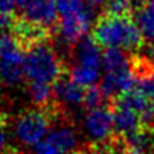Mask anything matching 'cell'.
<instances>
[{
    "instance_id": "cell-7",
    "label": "cell",
    "mask_w": 154,
    "mask_h": 154,
    "mask_svg": "<svg viewBox=\"0 0 154 154\" xmlns=\"http://www.w3.org/2000/svg\"><path fill=\"white\" fill-rule=\"evenodd\" d=\"M17 9L24 22L49 30L56 23L54 0H17Z\"/></svg>"
},
{
    "instance_id": "cell-19",
    "label": "cell",
    "mask_w": 154,
    "mask_h": 154,
    "mask_svg": "<svg viewBox=\"0 0 154 154\" xmlns=\"http://www.w3.org/2000/svg\"><path fill=\"white\" fill-rule=\"evenodd\" d=\"M87 2H88V5L94 9V7H103V6H106L109 0H87Z\"/></svg>"
},
{
    "instance_id": "cell-14",
    "label": "cell",
    "mask_w": 154,
    "mask_h": 154,
    "mask_svg": "<svg viewBox=\"0 0 154 154\" xmlns=\"http://www.w3.org/2000/svg\"><path fill=\"white\" fill-rule=\"evenodd\" d=\"M69 74H70V77H72L74 82L82 84L83 87L84 86H87V87L94 86L100 79V70L77 66V64H72L70 70H69Z\"/></svg>"
},
{
    "instance_id": "cell-2",
    "label": "cell",
    "mask_w": 154,
    "mask_h": 154,
    "mask_svg": "<svg viewBox=\"0 0 154 154\" xmlns=\"http://www.w3.org/2000/svg\"><path fill=\"white\" fill-rule=\"evenodd\" d=\"M59 34L63 43L76 44L87 33L93 20V7L87 0H54Z\"/></svg>"
},
{
    "instance_id": "cell-17",
    "label": "cell",
    "mask_w": 154,
    "mask_h": 154,
    "mask_svg": "<svg viewBox=\"0 0 154 154\" xmlns=\"http://www.w3.org/2000/svg\"><path fill=\"white\" fill-rule=\"evenodd\" d=\"M0 154H22L9 146V138L5 131V123H0Z\"/></svg>"
},
{
    "instance_id": "cell-20",
    "label": "cell",
    "mask_w": 154,
    "mask_h": 154,
    "mask_svg": "<svg viewBox=\"0 0 154 154\" xmlns=\"http://www.w3.org/2000/svg\"><path fill=\"white\" fill-rule=\"evenodd\" d=\"M149 3H151V5L154 6V0H149Z\"/></svg>"
},
{
    "instance_id": "cell-9",
    "label": "cell",
    "mask_w": 154,
    "mask_h": 154,
    "mask_svg": "<svg viewBox=\"0 0 154 154\" xmlns=\"http://www.w3.org/2000/svg\"><path fill=\"white\" fill-rule=\"evenodd\" d=\"M54 100L63 110L70 111V109H74L77 106H83L84 100V90L83 86L73 80L72 77H63L61 76L54 83ZM69 114V113H67Z\"/></svg>"
},
{
    "instance_id": "cell-12",
    "label": "cell",
    "mask_w": 154,
    "mask_h": 154,
    "mask_svg": "<svg viewBox=\"0 0 154 154\" xmlns=\"http://www.w3.org/2000/svg\"><path fill=\"white\" fill-rule=\"evenodd\" d=\"M27 91L32 103L38 109H49L50 106L54 104V90L51 87V84L29 82Z\"/></svg>"
},
{
    "instance_id": "cell-3",
    "label": "cell",
    "mask_w": 154,
    "mask_h": 154,
    "mask_svg": "<svg viewBox=\"0 0 154 154\" xmlns=\"http://www.w3.org/2000/svg\"><path fill=\"white\" fill-rule=\"evenodd\" d=\"M24 61V76L27 82L53 84L64 73V64L47 40L27 47Z\"/></svg>"
},
{
    "instance_id": "cell-6",
    "label": "cell",
    "mask_w": 154,
    "mask_h": 154,
    "mask_svg": "<svg viewBox=\"0 0 154 154\" xmlns=\"http://www.w3.org/2000/svg\"><path fill=\"white\" fill-rule=\"evenodd\" d=\"M84 131L87 134L93 146L103 147L114 137V121L110 107L103 109L97 107L93 110H88L84 119Z\"/></svg>"
},
{
    "instance_id": "cell-16",
    "label": "cell",
    "mask_w": 154,
    "mask_h": 154,
    "mask_svg": "<svg viewBox=\"0 0 154 154\" xmlns=\"http://www.w3.org/2000/svg\"><path fill=\"white\" fill-rule=\"evenodd\" d=\"M106 7H107V14L128 16V13L131 10V2L130 0H109Z\"/></svg>"
},
{
    "instance_id": "cell-8",
    "label": "cell",
    "mask_w": 154,
    "mask_h": 154,
    "mask_svg": "<svg viewBox=\"0 0 154 154\" xmlns=\"http://www.w3.org/2000/svg\"><path fill=\"white\" fill-rule=\"evenodd\" d=\"M110 110L113 114V121H114V130L116 134H119L121 137H126L130 134L140 131L144 128V121L141 116L133 109L127 106L121 104L116 100H110Z\"/></svg>"
},
{
    "instance_id": "cell-5",
    "label": "cell",
    "mask_w": 154,
    "mask_h": 154,
    "mask_svg": "<svg viewBox=\"0 0 154 154\" xmlns=\"http://www.w3.org/2000/svg\"><path fill=\"white\" fill-rule=\"evenodd\" d=\"M23 46L14 34L0 37V82L6 86H16L24 79Z\"/></svg>"
},
{
    "instance_id": "cell-13",
    "label": "cell",
    "mask_w": 154,
    "mask_h": 154,
    "mask_svg": "<svg viewBox=\"0 0 154 154\" xmlns=\"http://www.w3.org/2000/svg\"><path fill=\"white\" fill-rule=\"evenodd\" d=\"M134 22L144 40L154 42V6L151 3H147L138 9Z\"/></svg>"
},
{
    "instance_id": "cell-1",
    "label": "cell",
    "mask_w": 154,
    "mask_h": 154,
    "mask_svg": "<svg viewBox=\"0 0 154 154\" xmlns=\"http://www.w3.org/2000/svg\"><path fill=\"white\" fill-rule=\"evenodd\" d=\"M93 36L96 42L106 49L136 50L144 38L136 22L128 16H106L100 17L94 26Z\"/></svg>"
},
{
    "instance_id": "cell-15",
    "label": "cell",
    "mask_w": 154,
    "mask_h": 154,
    "mask_svg": "<svg viewBox=\"0 0 154 154\" xmlns=\"http://www.w3.org/2000/svg\"><path fill=\"white\" fill-rule=\"evenodd\" d=\"M104 99H107L103 93V90L100 86H90L84 93V100H83V107L88 109V110H93L97 109L104 103Z\"/></svg>"
},
{
    "instance_id": "cell-11",
    "label": "cell",
    "mask_w": 154,
    "mask_h": 154,
    "mask_svg": "<svg viewBox=\"0 0 154 154\" xmlns=\"http://www.w3.org/2000/svg\"><path fill=\"white\" fill-rule=\"evenodd\" d=\"M46 140L61 153H76L82 149L79 146L76 130L67 123H61V126L50 133Z\"/></svg>"
},
{
    "instance_id": "cell-18",
    "label": "cell",
    "mask_w": 154,
    "mask_h": 154,
    "mask_svg": "<svg viewBox=\"0 0 154 154\" xmlns=\"http://www.w3.org/2000/svg\"><path fill=\"white\" fill-rule=\"evenodd\" d=\"M17 7V0H0V16L9 17Z\"/></svg>"
},
{
    "instance_id": "cell-4",
    "label": "cell",
    "mask_w": 154,
    "mask_h": 154,
    "mask_svg": "<svg viewBox=\"0 0 154 154\" xmlns=\"http://www.w3.org/2000/svg\"><path fill=\"white\" fill-rule=\"evenodd\" d=\"M53 121H56V116L51 107L26 110L14 121V136L23 146H37L44 140Z\"/></svg>"
},
{
    "instance_id": "cell-10",
    "label": "cell",
    "mask_w": 154,
    "mask_h": 154,
    "mask_svg": "<svg viewBox=\"0 0 154 154\" xmlns=\"http://www.w3.org/2000/svg\"><path fill=\"white\" fill-rule=\"evenodd\" d=\"M73 57H74L73 64L77 66L100 70L103 64V53L100 50V44L96 42V38H90L86 36L74 44Z\"/></svg>"
}]
</instances>
